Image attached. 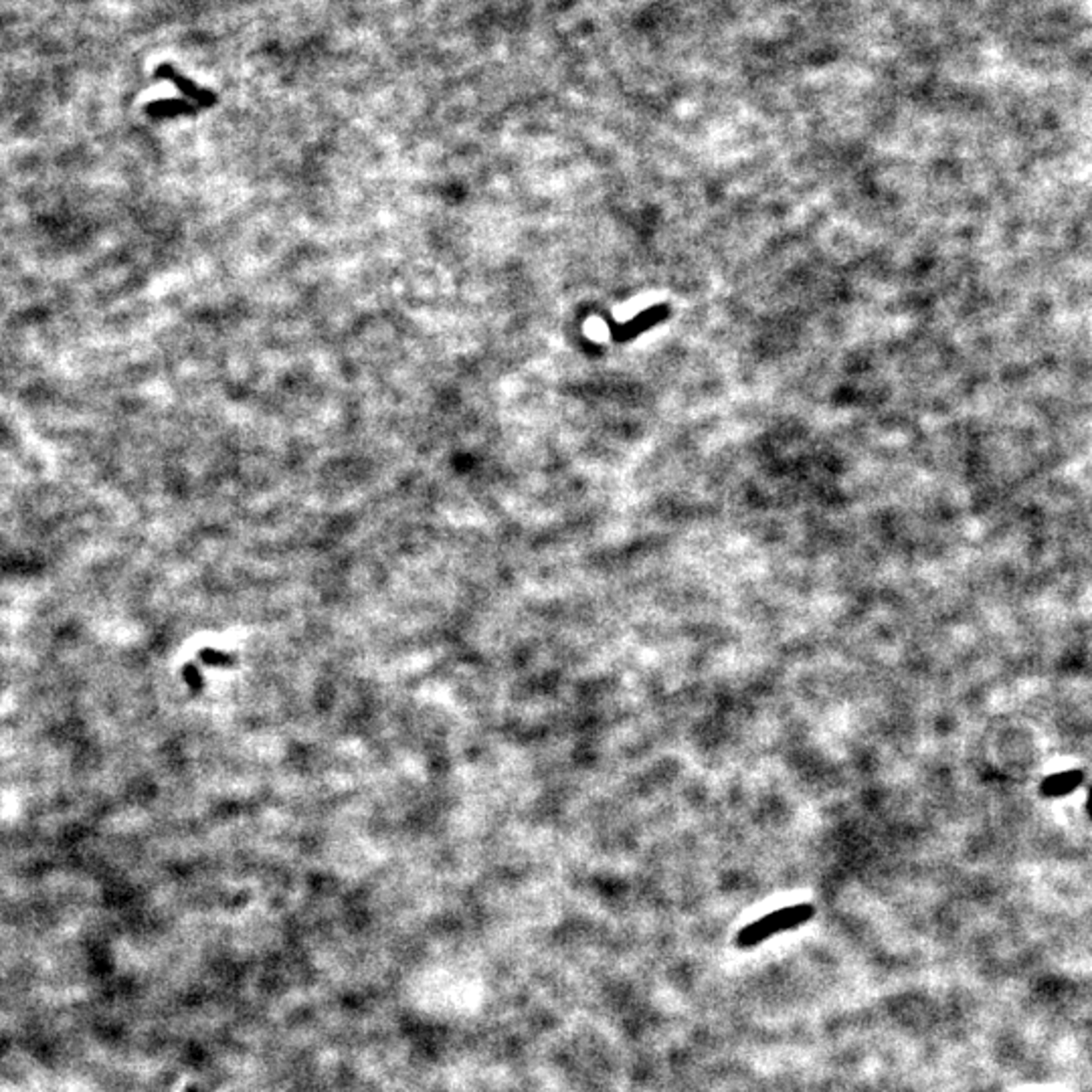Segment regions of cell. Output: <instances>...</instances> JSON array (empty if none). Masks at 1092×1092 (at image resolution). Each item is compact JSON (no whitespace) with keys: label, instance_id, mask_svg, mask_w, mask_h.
I'll return each instance as SVG.
<instances>
[{"label":"cell","instance_id":"cell-1","mask_svg":"<svg viewBox=\"0 0 1092 1092\" xmlns=\"http://www.w3.org/2000/svg\"><path fill=\"white\" fill-rule=\"evenodd\" d=\"M813 916V908L809 905H795L789 908H781L775 910L773 914L763 916L752 925H746L743 931H740L737 943L743 947V949H751L763 940H767L773 934L781 933V931H791V928L803 925Z\"/></svg>","mask_w":1092,"mask_h":1092},{"label":"cell","instance_id":"cell-2","mask_svg":"<svg viewBox=\"0 0 1092 1092\" xmlns=\"http://www.w3.org/2000/svg\"><path fill=\"white\" fill-rule=\"evenodd\" d=\"M160 71H162V73H165V75H168V78H172L174 81H177V84H179V85L182 87V91H186V93H191V96H194V98H199V99H203V98H205V93H203V91H199V90H197V87H194V85L191 84V81H188V79H185V78H182V75H179L177 71H174V69H172V67H168V65H165V67H162V69H160Z\"/></svg>","mask_w":1092,"mask_h":1092}]
</instances>
